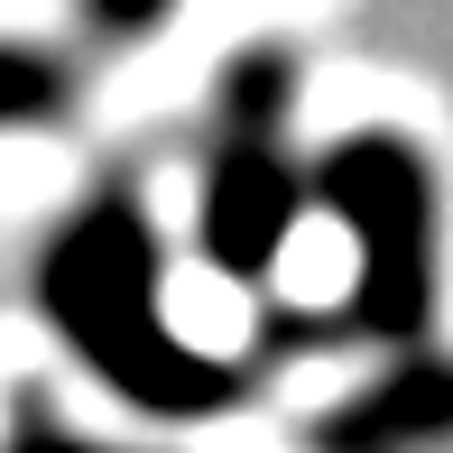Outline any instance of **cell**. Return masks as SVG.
Listing matches in <instances>:
<instances>
[{"label": "cell", "mask_w": 453, "mask_h": 453, "mask_svg": "<svg viewBox=\"0 0 453 453\" xmlns=\"http://www.w3.org/2000/svg\"><path fill=\"white\" fill-rule=\"evenodd\" d=\"M315 203L352 232V305L342 334L417 352L444 296V195L407 130H352L315 157Z\"/></svg>", "instance_id": "2"}, {"label": "cell", "mask_w": 453, "mask_h": 453, "mask_svg": "<svg viewBox=\"0 0 453 453\" xmlns=\"http://www.w3.org/2000/svg\"><path fill=\"white\" fill-rule=\"evenodd\" d=\"M37 315L139 417L195 426V417H232L250 398L241 361L195 352L167 324V250H157V222L130 195H93L47 241V259H37Z\"/></svg>", "instance_id": "1"}, {"label": "cell", "mask_w": 453, "mask_h": 453, "mask_svg": "<svg viewBox=\"0 0 453 453\" xmlns=\"http://www.w3.org/2000/svg\"><path fill=\"white\" fill-rule=\"evenodd\" d=\"M287 111H296V56L241 47L213 84V157H203V195H195V250L232 287L269 278L296 213L315 203V167L287 157Z\"/></svg>", "instance_id": "3"}, {"label": "cell", "mask_w": 453, "mask_h": 453, "mask_svg": "<svg viewBox=\"0 0 453 453\" xmlns=\"http://www.w3.org/2000/svg\"><path fill=\"white\" fill-rule=\"evenodd\" d=\"M167 10H176V0H84V19H93L102 37H111V47H130V37L167 28Z\"/></svg>", "instance_id": "6"}, {"label": "cell", "mask_w": 453, "mask_h": 453, "mask_svg": "<svg viewBox=\"0 0 453 453\" xmlns=\"http://www.w3.org/2000/svg\"><path fill=\"white\" fill-rule=\"evenodd\" d=\"M10 453H111V444H84V435H56V426H19Z\"/></svg>", "instance_id": "7"}, {"label": "cell", "mask_w": 453, "mask_h": 453, "mask_svg": "<svg viewBox=\"0 0 453 453\" xmlns=\"http://www.w3.org/2000/svg\"><path fill=\"white\" fill-rule=\"evenodd\" d=\"M65 111V74L37 47H0V130H37Z\"/></svg>", "instance_id": "5"}, {"label": "cell", "mask_w": 453, "mask_h": 453, "mask_svg": "<svg viewBox=\"0 0 453 453\" xmlns=\"http://www.w3.org/2000/svg\"><path fill=\"white\" fill-rule=\"evenodd\" d=\"M444 435H453V361L407 352L388 380H370L315 426V453H435Z\"/></svg>", "instance_id": "4"}]
</instances>
